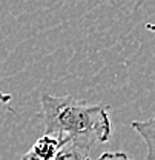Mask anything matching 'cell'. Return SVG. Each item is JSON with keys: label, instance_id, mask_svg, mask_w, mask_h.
Masks as SVG:
<instances>
[{"label": "cell", "instance_id": "1", "mask_svg": "<svg viewBox=\"0 0 155 160\" xmlns=\"http://www.w3.org/2000/svg\"><path fill=\"white\" fill-rule=\"evenodd\" d=\"M109 106L91 105L72 96L40 97V119L45 125V134L65 139L68 145L61 149L83 159L85 154L98 143L111 137Z\"/></svg>", "mask_w": 155, "mask_h": 160}, {"label": "cell", "instance_id": "2", "mask_svg": "<svg viewBox=\"0 0 155 160\" xmlns=\"http://www.w3.org/2000/svg\"><path fill=\"white\" fill-rule=\"evenodd\" d=\"M131 126L141 136L148 148V160H155V120L151 117L148 120H134Z\"/></svg>", "mask_w": 155, "mask_h": 160}, {"label": "cell", "instance_id": "3", "mask_svg": "<svg viewBox=\"0 0 155 160\" xmlns=\"http://www.w3.org/2000/svg\"><path fill=\"white\" fill-rule=\"evenodd\" d=\"M97 160H134L131 159L129 156H126L124 152H121V151H115V152H103Z\"/></svg>", "mask_w": 155, "mask_h": 160}, {"label": "cell", "instance_id": "4", "mask_svg": "<svg viewBox=\"0 0 155 160\" xmlns=\"http://www.w3.org/2000/svg\"><path fill=\"white\" fill-rule=\"evenodd\" d=\"M20 160H40V159L34 154V152H32V151H31V149H29L28 152H25V154L22 156V159Z\"/></svg>", "mask_w": 155, "mask_h": 160}, {"label": "cell", "instance_id": "5", "mask_svg": "<svg viewBox=\"0 0 155 160\" xmlns=\"http://www.w3.org/2000/svg\"><path fill=\"white\" fill-rule=\"evenodd\" d=\"M9 100H11V96H9V94H6V92H3V91L0 89V102H2V103H5V105H8V103H9Z\"/></svg>", "mask_w": 155, "mask_h": 160}, {"label": "cell", "instance_id": "6", "mask_svg": "<svg viewBox=\"0 0 155 160\" xmlns=\"http://www.w3.org/2000/svg\"><path fill=\"white\" fill-rule=\"evenodd\" d=\"M81 160H89V159H88V157H83V159H81Z\"/></svg>", "mask_w": 155, "mask_h": 160}]
</instances>
